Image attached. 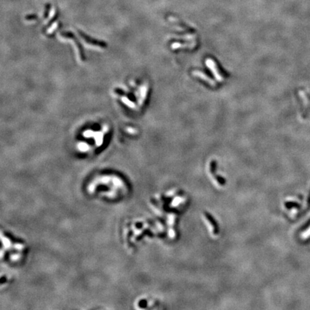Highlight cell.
I'll return each instance as SVG.
<instances>
[{
  "label": "cell",
  "mask_w": 310,
  "mask_h": 310,
  "mask_svg": "<svg viewBox=\"0 0 310 310\" xmlns=\"http://www.w3.org/2000/svg\"><path fill=\"white\" fill-rule=\"evenodd\" d=\"M192 74L194 75L195 76H197V77H199L200 78H202L204 79V80H207V82H208L209 84L210 85H215V83H214V82L212 81V80H211L210 78L209 77H208V76L205 75V74L202 73H201V72L199 71H193L192 72Z\"/></svg>",
  "instance_id": "6da1fadb"
}]
</instances>
